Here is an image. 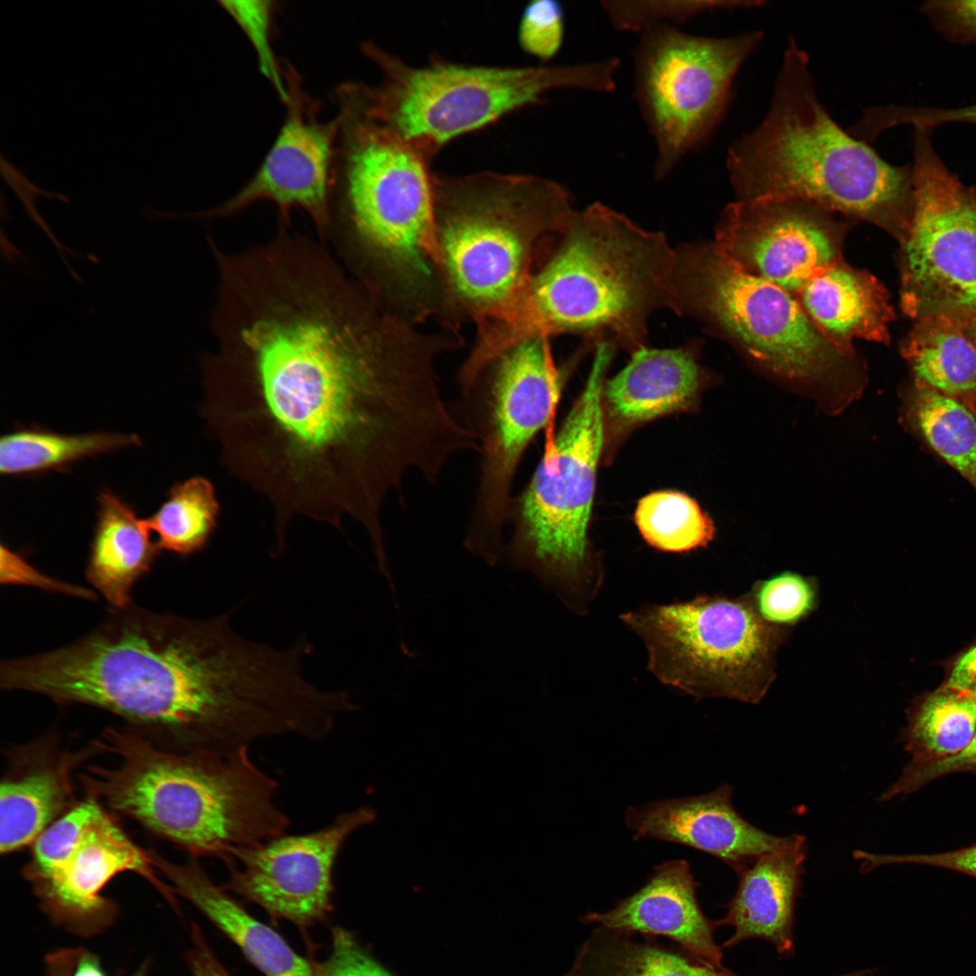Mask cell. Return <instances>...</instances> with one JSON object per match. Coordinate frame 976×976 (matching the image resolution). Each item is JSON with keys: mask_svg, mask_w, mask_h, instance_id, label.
<instances>
[{"mask_svg": "<svg viewBox=\"0 0 976 976\" xmlns=\"http://www.w3.org/2000/svg\"><path fill=\"white\" fill-rule=\"evenodd\" d=\"M200 413L227 470L259 493L285 543L297 518L373 542L408 474L436 483L472 431L444 401V349L387 311L324 245L281 233L222 257Z\"/></svg>", "mask_w": 976, "mask_h": 976, "instance_id": "6da1fadb", "label": "cell"}, {"mask_svg": "<svg viewBox=\"0 0 976 976\" xmlns=\"http://www.w3.org/2000/svg\"><path fill=\"white\" fill-rule=\"evenodd\" d=\"M206 620L130 604L64 646L2 662L0 686L82 704L174 749L229 754L296 735L308 708L300 652Z\"/></svg>", "mask_w": 976, "mask_h": 976, "instance_id": "7a4b0ae2", "label": "cell"}, {"mask_svg": "<svg viewBox=\"0 0 976 976\" xmlns=\"http://www.w3.org/2000/svg\"><path fill=\"white\" fill-rule=\"evenodd\" d=\"M113 759L79 775L89 797L190 853L225 862L235 849L280 835L289 817L277 805V781L250 758L183 751L127 727L93 743Z\"/></svg>", "mask_w": 976, "mask_h": 976, "instance_id": "3957f363", "label": "cell"}, {"mask_svg": "<svg viewBox=\"0 0 976 976\" xmlns=\"http://www.w3.org/2000/svg\"><path fill=\"white\" fill-rule=\"evenodd\" d=\"M673 261L663 233L601 202L576 211L516 305L483 332L482 348L497 357L530 338L576 333L633 352L651 314L669 308Z\"/></svg>", "mask_w": 976, "mask_h": 976, "instance_id": "277c9868", "label": "cell"}, {"mask_svg": "<svg viewBox=\"0 0 976 976\" xmlns=\"http://www.w3.org/2000/svg\"><path fill=\"white\" fill-rule=\"evenodd\" d=\"M727 167L740 201L800 200L881 226H905L912 207V166L887 163L833 121L792 37L770 109L730 145Z\"/></svg>", "mask_w": 976, "mask_h": 976, "instance_id": "5b68a950", "label": "cell"}, {"mask_svg": "<svg viewBox=\"0 0 976 976\" xmlns=\"http://www.w3.org/2000/svg\"><path fill=\"white\" fill-rule=\"evenodd\" d=\"M337 101L335 187L348 241L371 274L365 281L422 319L440 305L438 293L444 296L432 161L346 97L337 95Z\"/></svg>", "mask_w": 976, "mask_h": 976, "instance_id": "8992f818", "label": "cell"}, {"mask_svg": "<svg viewBox=\"0 0 976 976\" xmlns=\"http://www.w3.org/2000/svg\"><path fill=\"white\" fill-rule=\"evenodd\" d=\"M433 194L446 302L478 328L512 310L537 253L564 233L576 211L562 185L533 174L433 173Z\"/></svg>", "mask_w": 976, "mask_h": 976, "instance_id": "52a82bcc", "label": "cell"}, {"mask_svg": "<svg viewBox=\"0 0 976 976\" xmlns=\"http://www.w3.org/2000/svg\"><path fill=\"white\" fill-rule=\"evenodd\" d=\"M669 309L729 339L761 371L838 415L867 383L856 355L814 326L797 299L728 260L714 242L674 249Z\"/></svg>", "mask_w": 976, "mask_h": 976, "instance_id": "ba28073f", "label": "cell"}, {"mask_svg": "<svg viewBox=\"0 0 976 976\" xmlns=\"http://www.w3.org/2000/svg\"><path fill=\"white\" fill-rule=\"evenodd\" d=\"M363 54L379 69L374 85L341 87L369 117L417 147L431 161L450 141L544 101L550 91L615 88V57L562 65L494 66L459 63L433 55L407 63L372 42Z\"/></svg>", "mask_w": 976, "mask_h": 976, "instance_id": "9c48e42d", "label": "cell"}, {"mask_svg": "<svg viewBox=\"0 0 976 976\" xmlns=\"http://www.w3.org/2000/svg\"><path fill=\"white\" fill-rule=\"evenodd\" d=\"M615 348L595 347L585 388L520 494L502 558L532 572L578 615L587 613L605 571L588 528L596 471L605 444L602 391Z\"/></svg>", "mask_w": 976, "mask_h": 976, "instance_id": "30bf717a", "label": "cell"}, {"mask_svg": "<svg viewBox=\"0 0 976 976\" xmlns=\"http://www.w3.org/2000/svg\"><path fill=\"white\" fill-rule=\"evenodd\" d=\"M643 643L649 671L697 699L758 703L775 677L784 629L765 623L747 595H700L620 615Z\"/></svg>", "mask_w": 976, "mask_h": 976, "instance_id": "8fae6325", "label": "cell"}, {"mask_svg": "<svg viewBox=\"0 0 976 976\" xmlns=\"http://www.w3.org/2000/svg\"><path fill=\"white\" fill-rule=\"evenodd\" d=\"M549 337L524 340L492 361L462 393L479 444L480 474L465 548L490 565L500 562L520 462L549 422L560 389Z\"/></svg>", "mask_w": 976, "mask_h": 976, "instance_id": "7c38bea8", "label": "cell"}, {"mask_svg": "<svg viewBox=\"0 0 976 976\" xmlns=\"http://www.w3.org/2000/svg\"><path fill=\"white\" fill-rule=\"evenodd\" d=\"M640 34L634 97L656 147L653 174L662 180L716 129L738 69L763 36H699L666 23Z\"/></svg>", "mask_w": 976, "mask_h": 976, "instance_id": "4fadbf2b", "label": "cell"}, {"mask_svg": "<svg viewBox=\"0 0 976 976\" xmlns=\"http://www.w3.org/2000/svg\"><path fill=\"white\" fill-rule=\"evenodd\" d=\"M913 202L904 227L900 305L917 320L976 314V190L946 167L915 128Z\"/></svg>", "mask_w": 976, "mask_h": 976, "instance_id": "5bb4252c", "label": "cell"}, {"mask_svg": "<svg viewBox=\"0 0 976 976\" xmlns=\"http://www.w3.org/2000/svg\"><path fill=\"white\" fill-rule=\"evenodd\" d=\"M287 97L281 128L259 167L249 182L214 208L193 213L196 218H225L258 202L274 203L282 221L298 208L325 236L333 221L340 122L323 121L317 103L305 91L302 79L289 63L283 68Z\"/></svg>", "mask_w": 976, "mask_h": 976, "instance_id": "9a60e30c", "label": "cell"}, {"mask_svg": "<svg viewBox=\"0 0 976 976\" xmlns=\"http://www.w3.org/2000/svg\"><path fill=\"white\" fill-rule=\"evenodd\" d=\"M375 820L376 812L362 806L319 830L235 849L224 862L229 877L221 887L297 926L320 922L333 908V869L345 841Z\"/></svg>", "mask_w": 976, "mask_h": 976, "instance_id": "2e32d148", "label": "cell"}, {"mask_svg": "<svg viewBox=\"0 0 976 976\" xmlns=\"http://www.w3.org/2000/svg\"><path fill=\"white\" fill-rule=\"evenodd\" d=\"M830 214L800 200H738L723 211L714 244L740 269L796 297L815 274L841 259Z\"/></svg>", "mask_w": 976, "mask_h": 976, "instance_id": "e0dca14e", "label": "cell"}, {"mask_svg": "<svg viewBox=\"0 0 976 976\" xmlns=\"http://www.w3.org/2000/svg\"><path fill=\"white\" fill-rule=\"evenodd\" d=\"M126 871L143 877L176 906L175 894L158 877L150 852L139 848L102 807L61 859L28 881L52 923L77 935L93 936L114 923L117 905L102 891Z\"/></svg>", "mask_w": 976, "mask_h": 976, "instance_id": "ac0fdd59", "label": "cell"}, {"mask_svg": "<svg viewBox=\"0 0 976 976\" xmlns=\"http://www.w3.org/2000/svg\"><path fill=\"white\" fill-rule=\"evenodd\" d=\"M625 823L634 839L688 846L718 858L735 871L782 848L791 838L769 834L746 821L734 808L727 784L699 796L630 807Z\"/></svg>", "mask_w": 976, "mask_h": 976, "instance_id": "d6986e66", "label": "cell"}, {"mask_svg": "<svg viewBox=\"0 0 976 976\" xmlns=\"http://www.w3.org/2000/svg\"><path fill=\"white\" fill-rule=\"evenodd\" d=\"M709 383L693 346L637 349L623 370L605 380V441L657 418L693 409Z\"/></svg>", "mask_w": 976, "mask_h": 976, "instance_id": "ffe728a7", "label": "cell"}, {"mask_svg": "<svg viewBox=\"0 0 976 976\" xmlns=\"http://www.w3.org/2000/svg\"><path fill=\"white\" fill-rule=\"evenodd\" d=\"M697 886L688 862L668 861L657 867L637 892L613 909L589 913L581 919L585 924L628 934L665 936L692 959L728 971L713 936L715 922L704 915L697 900Z\"/></svg>", "mask_w": 976, "mask_h": 976, "instance_id": "44dd1931", "label": "cell"}, {"mask_svg": "<svg viewBox=\"0 0 976 976\" xmlns=\"http://www.w3.org/2000/svg\"><path fill=\"white\" fill-rule=\"evenodd\" d=\"M93 752H66L45 739L13 753L0 787V851L32 845L54 821L71 809L72 774Z\"/></svg>", "mask_w": 976, "mask_h": 976, "instance_id": "7402d4cb", "label": "cell"}, {"mask_svg": "<svg viewBox=\"0 0 976 976\" xmlns=\"http://www.w3.org/2000/svg\"><path fill=\"white\" fill-rule=\"evenodd\" d=\"M807 845L793 834L782 848L765 854L736 872L738 886L718 925H729L732 935L724 948L749 939L771 943L782 955L793 950L795 902L800 893Z\"/></svg>", "mask_w": 976, "mask_h": 976, "instance_id": "603a6c76", "label": "cell"}, {"mask_svg": "<svg viewBox=\"0 0 976 976\" xmlns=\"http://www.w3.org/2000/svg\"><path fill=\"white\" fill-rule=\"evenodd\" d=\"M153 865L175 895L192 904L266 976H314L311 962L298 954L274 929L251 915L196 858L174 863L150 851Z\"/></svg>", "mask_w": 976, "mask_h": 976, "instance_id": "cb8c5ba5", "label": "cell"}, {"mask_svg": "<svg viewBox=\"0 0 976 976\" xmlns=\"http://www.w3.org/2000/svg\"><path fill=\"white\" fill-rule=\"evenodd\" d=\"M805 314L836 348L856 355V340L887 343L893 308L883 285L842 259L815 274L796 297Z\"/></svg>", "mask_w": 976, "mask_h": 976, "instance_id": "d4e9b609", "label": "cell"}, {"mask_svg": "<svg viewBox=\"0 0 976 976\" xmlns=\"http://www.w3.org/2000/svg\"><path fill=\"white\" fill-rule=\"evenodd\" d=\"M146 519L109 490L99 493L86 567L88 582L112 608L132 604L135 584L150 571L160 549Z\"/></svg>", "mask_w": 976, "mask_h": 976, "instance_id": "484cf974", "label": "cell"}, {"mask_svg": "<svg viewBox=\"0 0 976 976\" xmlns=\"http://www.w3.org/2000/svg\"><path fill=\"white\" fill-rule=\"evenodd\" d=\"M902 355L915 385L953 399L976 415V345L968 322L943 315L917 320Z\"/></svg>", "mask_w": 976, "mask_h": 976, "instance_id": "4316f807", "label": "cell"}, {"mask_svg": "<svg viewBox=\"0 0 976 976\" xmlns=\"http://www.w3.org/2000/svg\"><path fill=\"white\" fill-rule=\"evenodd\" d=\"M136 434L91 432L68 435L40 427L16 428L0 439V473L5 476L64 471L86 458L140 446Z\"/></svg>", "mask_w": 976, "mask_h": 976, "instance_id": "83f0119b", "label": "cell"}, {"mask_svg": "<svg viewBox=\"0 0 976 976\" xmlns=\"http://www.w3.org/2000/svg\"><path fill=\"white\" fill-rule=\"evenodd\" d=\"M906 713L903 741L910 762L928 763L955 755L976 731V699L944 683L917 695Z\"/></svg>", "mask_w": 976, "mask_h": 976, "instance_id": "f1b7e54d", "label": "cell"}, {"mask_svg": "<svg viewBox=\"0 0 976 976\" xmlns=\"http://www.w3.org/2000/svg\"><path fill=\"white\" fill-rule=\"evenodd\" d=\"M631 935L599 926L579 949L567 976H733Z\"/></svg>", "mask_w": 976, "mask_h": 976, "instance_id": "f546056e", "label": "cell"}, {"mask_svg": "<svg viewBox=\"0 0 976 976\" xmlns=\"http://www.w3.org/2000/svg\"><path fill=\"white\" fill-rule=\"evenodd\" d=\"M904 416L976 490V415L961 402L915 384L905 398Z\"/></svg>", "mask_w": 976, "mask_h": 976, "instance_id": "4dcf8cb0", "label": "cell"}, {"mask_svg": "<svg viewBox=\"0 0 976 976\" xmlns=\"http://www.w3.org/2000/svg\"><path fill=\"white\" fill-rule=\"evenodd\" d=\"M220 514L215 486L208 478L194 475L173 485L146 522L160 551L189 556L207 546Z\"/></svg>", "mask_w": 976, "mask_h": 976, "instance_id": "1f68e13d", "label": "cell"}, {"mask_svg": "<svg viewBox=\"0 0 976 976\" xmlns=\"http://www.w3.org/2000/svg\"><path fill=\"white\" fill-rule=\"evenodd\" d=\"M634 521L645 542L671 553L705 548L715 537L712 520L689 495L676 491L651 493L637 502Z\"/></svg>", "mask_w": 976, "mask_h": 976, "instance_id": "d6a6232c", "label": "cell"}, {"mask_svg": "<svg viewBox=\"0 0 976 976\" xmlns=\"http://www.w3.org/2000/svg\"><path fill=\"white\" fill-rule=\"evenodd\" d=\"M759 616L768 624L786 629L809 616L817 607L814 579L793 571L757 581L747 595Z\"/></svg>", "mask_w": 976, "mask_h": 976, "instance_id": "836d02e7", "label": "cell"}, {"mask_svg": "<svg viewBox=\"0 0 976 976\" xmlns=\"http://www.w3.org/2000/svg\"><path fill=\"white\" fill-rule=\"evenodd\" d=\"M755 1H603L602 8L611 24L622 32L643 33L658 24L681 23L715 9L758 5Z\"/></svg>", "mask_w": 976, "mask_h": 976, "instance_id": "e575fe53", "label": "cell"}, {"mask_svg": "<svg viewBox=\"0 0 976 976\" xmlns=\"http://www.w3.org/2000/svg\"><path fill=\"white\" fill-rule=\"evenodd\" d=\"M219 4L244 33L255 51L260 72L275 88L283 103L287 93L283 68L273 46L276 11L273 1H220Z\"/></svg>", "mask_w": 976, "mask_h": 976, "instance_id": "d590c367", "label": "cell"}, {"mask_svg": "<svg viewBox=\"0 0 976 976\" xmlns=\"http://www.w3.org/2000/svg\"><path fill=\"white\" fill-rule=\"evenodd\" d=\"M565 14L557 0H532L522 10L518 42L523 52L542 64L553 59L564 42Z\"/></svg>", "mask_w": 976, "mask_h": 976, "instance_id": "8d00e7d4", "label": "cell"}, {"mask_svg": "<svg viewBox=\"0 0 976 976\" xmlns=\"http://www.w3.org/2000/svg\"><path fill=\"white\" fill-rule=\"evenodd\" d=\"M314 976H396L365 950L349 931L332 929V952L322 962L310 961Z\"/></svg>", "mask_w": 976, "mask_h": 976, "instance_id": "74e56055", "label": "cell"}, {"mask_svg": "<svg viewBox=\"0 0 976 976\" xmlns=\"http://www.w3.org/2000/svg\"><path fill=\"white\" fill-rule=\"evenodd\" d=\"M868 127L875 135L899 125L933 130L934 127L951 124L976 125V104L960 108L887 107L876 108L867 117Z\"/></svg>", "mask_w": 976, "mask_h": 976, "instance_id": "f35d334b", "label": "cell"}, {"mask_svg": "<svg viewBox=\"0 0 976 976\" xmlns=\"http://www.w3.org/2000/svg\"><path fill=\"white\" fill-rule=\"evenodd\" d=\"M959 772L976 774V731L968 746L955 755L928 763L909 762L898 779L878 800L887 802L899 795H907L931 781Z\"/></svg>", "mask_w": 976, "mask_h": 976, "instance_id": "ab89813d", "label": "cell"}, {"mask_svg": "<svg viewBox=\"0 0 976 976\" xmlns=\"http://www.w3.org/2000/svg\"><path fill=\"white\" fill-rule=\"evenodd\" d=\"M920 13L948 41L976 46V0H932Z\"/></svg>", "mask_w": 976, "mask_h": 976, "instance_id": "60d3db41", "label": "cell"}, {"mask_svg": "<svg viewBox=\"0 0 976 976\" xmlns=\"http://www.w3.org/2000/svg\"><path fill=\"white\" fill-rule=\"evenodd\" d=\"M854 856L862 860V872L886 864H917L950 869L976 878V844L938 853L888 855L859 850Z\"/></svg>", "mask_w": 976, "mask_h": 976, "instance_id": "b9f144b4", "label": "cell"}, {"mask_svg": "<svg viewBox=\"0 0 976 976\" xmlns=\"http://www.w3.org/2000/svg\"><path fill=\"white\" fill-rule=\"evenodd\" d=\"M1 582L9 585H25L43 590L61 593L84 599L95 600L91 589L51 577L32 566L22 555L4 543L0 548Z\"/></svg>", "mask_w": 976, "mask_h": 976, "instance_id": "7bdbcfd3", "label": "cell"}, {"mask_svg": "<svg viewBox=\"0 0 976 976\" xmlns=\"http://www.w3.org/2000/svg\"><path fill=\"white\" fill-rule=\"evenodd\" d=\"M943 683L963 691L976 699V637L962 650L942 662Z\"/></svg>", "mask_w": 976, "mask_h": 976, "instance_id": "ee69618b", "label": "cell"}, {"mask_svg": "<svg viewBox=\"0 0 976 976\" xmlns=\"http://www.w3.org/2000/svg\"><path fill=\"white\" fill-rule=\"evenodd\" d=\"M187 962L192 976H232L218 960L197 924L191 926Z\"/></svg>", "mask_w": 976, "mask_h": 976, "instance_id": "f6af8a7d", "label": "cell"}, {"mask_svg": "<svg viewBox=\"0 0 976 976\" xmlns=\"http://www.w3.org/2000/svg\"><path fill=\"white\" fill-rule=\"evenodd\" d=\"M968 328L976 345V314L968 321Z\"/></svg>", "mask_w": 976, "mask_h": 976, "instance_id": "bcb514c9", "label": "cell"}, {"mask_svg": "<svg viewBox=\"0 0 976 976\" xmlns=\"http://www.w3.org/2000/svg\"><path fill=\"white\" fill-rule=\"evenodd\" d=\"M149 971V962H143L139 968L132 974V976H147Z\"/></svg>", "mask_w": 976, "mask_h": 976, "instance_id": "7dc6e473", "label": "cell"}, {"mask_svg": "<svg viewBox=\"0 0 976 976\" xmlns=\"http://www.w3.org/2000/svg\"><path fill=\"white\" fill-rule=\"evenodd\" d=\"M840 976H871V974H870V972L868 971H859L848 973V974H845V975H840Z\"/></svg>", "mask_w": 976, "mask_h": 976, "instance_id": "c3c4849f", "label": "cell"}]
</instances>
